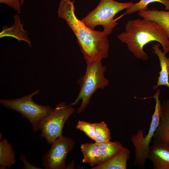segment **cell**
Here are the masks:
<instances>
[{"instance_id": "cell-1", "label": "cell", "mask_w": 169, "mask_h": 169, "mask_svg": "<svg viewBox=\"0 0 169 169\" xmlns=\"http://www.w3.org/2000/svg\"><path fill=\"white\" fill-rule=\"evenodd\" d=\"M74 1L61 0L58 10V17L65 20L75 35L86 62H96L107 58L110 34L92 29L78 19L75 13Z\"/></svg>"}, {"instance_id": "cell-2", "label": "cell", "mask_w": 169, "mask_h": 169, "mask_svg": "<svg viewBox=\"0 0 169 169\" xmlns=\"http://www.w3.org/2000/svg\"><path fill=\"white\" fill-rule=\"evenodd\" d=\"M117 38L126 44L128 49L138 59H148L143 48L151 42H158L165 53L169 52V38L163 29L153 21L145 18L129 20L125 24V31Z\"/></svg>"}, {"instance_id": "cell-3", "label": "cell", "mask_w": 169, "mask_h": 169, "mask_svg": "<svg viewBox=\"0 0 169 169\" xmlns=\"http://www.w3.org/2000/svg\"><path fill=\"white\" fill-rule=\"evenodd\" d=\"M86 63L85 74L77 81L80 87L79 93L74 101L70 104L75 105L82 100L77 113H80L85 110L89 104L92 95L97 89H103L109 83L104 76L106 67L103 65L102 60Z\"/></svg>"}, {"instance_id": "cell-4", "label": "cell", "mask_w": 169, "mask_h": 169, "mask_svg": "<svg viewBox=\"0 0 169 169\" xmlns=\"http://www.w3.org/2000/svg\"><path fill=\"white\" fill-rule=\"evenodd\" d=\"M39 90L23 97L15 99L0 100V103L6 108L19 113L30 123L33 131L35 132L40 130L44 119L53 110V108L48 105L44 106L34 102L33 96L38 94Z\"/></svg>"}, {"instance_id": "cell-5", "label": "cell", "mask_w": 169, "mask_h": 169, "mask_svg": "<svg viewBox=\"0 0 169 169\" xmlns=\"http://www.w3.org/2000/svg\"><path fill=\"white\" fill-rule=\"evenodd\" d=\"M133 3L132 2L120 3L114 0H100L97 7L81 20L86 26L94 29L96 26L102 25L103 30L110 34L118 24L115 15L126 9Z\"/></svg>"}, {"instance_id": "cell-6", "label": "cell", "mask_w": 169, "mask_h": 169, "mask_svg": "<svg viewBox=\"0 0 169 169\" xmlns=\"http://www.w3.org/2000/svg\"><path fill=\"white\" fill-rule=\"evenodd\" d=\"M160 90L157 88L155 94L153 96L146 97L154 98L156 100L155 109L152 115L150 127L147 134L144 137V131L143 129H139L136 133L133 135L131 137V141L134 148V161L135 166L139 167H143L147 159L150 144L153 138L155 133L158 126L160 116L161 103L159 96Z\"/></svg>"}, {"instance_id": "cell-7", "label": "cell", "mask_w": 169, "mask_h": 169, "mask_svg": "<svg viewBox=\"0 0 169 169\" xmlns=\"http://www.w3.org/2000/svg\"><path fill=\"white\" fill-rule=\"evenodd\" d=\"M74 111L71 105H67L65 102L57 104L42 122L40 129L41 137L51 144L62 135L64 124Z\"/></svg>"}, {"instance_id": "cell-8", "label": "cell", "mask_w": 169, "mask_h": 169, "mask_svg": "<svg viewBox=\"0 0 169 169\" xmlns=\"http://www.w3.org/2000/svg\"><path fill=\"white\" fill-rule=\"evenodd\" d=\"M74 141L61 136L51 144L50 149L43 155L42 166L45 169H66V158L73 149Z\"/></svg>"}, {"instance_id": "cell-9", "label": "cell", "mask_w": 169, "mask_h": 169, "mask_svg": "<svg viewBox=\"0 0 169 169\" xmlns=\"http://www.w3.org/2000/svg\"><path fill=\"white\" fill-rule=\"evenodd\" d=\"M153 138V143H162L169 146V99L161 104L160 121Z\"/></svg>"}, {"instance_id": "cell-10", "label": "cell", "mask_w": 169, "mask_h": 169, "mask_svg": "<svg viewBox=\"0 0 169 169\" xmlns=\"http://www.w3.org/2000/svg\"><path fill=\"white\" fill-rule=\"evenodd\" d=\"M148 159L154 169H169V146L160 143L150 146Z\"/></svg>"}, {"instance_id": "cell-11", "label": "cell", "mask_w": 169, "mask_h": 169, "mask_svg": "<svg viewBox=\"0 0 169 169\" xmlns=\"http://www.w3.org/2000/svg\"><path fill=\"white\" fill-rule=\"evenodd\" d=\"M14 23L10 27L5 26L0 33V38L10 37L14 38L19 41L26 42L31 47V42L28 36V32L23 28V24L21 22L20 18L18 14L13 16Z\"/></svg>"}, {"instance_id": "cell-12", "label": "cell", "mask_w": 169, "mask_h": 169, "mask_svg": "<svg viewBox=\"0 0 169 169\" xmlns=\"http://www.w3.org/2000/svg\"><path fill=\"white\" fill-rule=\"evenodd\" d=\"M130 151L127 147L109 160L91 169H126L128 161L130 159Z\"/></svg>"}, {"instance_id": "cell-13", "label": "cell", "mask_w": 169, "mask_h": 169, "mask_svg": "<svg viewBox=\"0 0 169 169\" xmlns=\"http://www.w3.org/2000/svg\"><path fill=\"white\" fill-rule=\"evenodd\" d=\"M138 14L143 18L156 23L163 29L169 38V10L166 11L148 9L140 11Z\"/></svg>"}, {"instance_id": "cell-14", "label": "cell", "mask_w": 169, "mask_h": 169, "mask_svg": "<svg viewBox=\"0 0 169 169\" xmlns=\"http://www.w3.org/2000/svg\"><path fill=\"white\" fill-rule=\"evenodd\" d=\"M0 169H10L14 165L16 160L12 144L7 138H3L0 133Z\"/></svg>"}, {"instance_id": "cell-15", "label": "cell", "mask_w": 169, "mask_h": 169, "mask_svg": "<svg viewBox=\"0 0 169 169\" xmlns=\"http://www.w3.org/2000/svg\"><path fill=\"white\" fill-rule=\"evenodd\" d=\"M160 44L159 43L154 44L152 48L153 49L152 51L158 57L161 68L156 84L153 86V90L161 85L166 86L169 88L168 58L166 56V53L164 52H162L159 49Z\"/></svg>"}, {"instance_id": "cell-16", "label": "cell", "mask_w": 169, "mask_h": 169, "mask_svg": "<svg viewBox=\"0 0 169 169\" xmlns=\"http://www.w3.org/2000/svg\"><path fill=\"white\" fill-rule=\"evenodd\" d=\"M81 149L83 155V162L93 166L100 164L102 158V152L95 142L83 144L81 146Z\"/></svg>"}, {"instance_id": "cell-17", "label": "cell", "mask_w": 169, "mask_h": 169, "mask_svg": "<svg viewBox=\"0 0 169 169\" xmlns=\"http://www.w3.org/2000/svg\"><path fill=\"white\" fill-rule=\"evenodd\" d=\"M95 143L102 152V158L100 164L114 156L121 151L125 147L118 141L111 142L110 141L102 143Z\"/></svg>"}, {"instance_id": "cell-18", "label": "cell", "mask_w": 169, "mask_h": 169, "mask_svg": "<svg viewBox=\"0 0 169 169\" xmlns=\"http://www.w3.org/2000/svg\"><path fill=\"white\" fill-rule=\"evenodd\" d=\"M157 2L163 4L165 10H169V0H140L126 8L125 14H130L141 10H146L148 5L152 3Z\"/></svg>"}, {"instance_id": "cell-19", "label": "cell", "mask_w": 169, "mask_h": 169, "mask_svg": "<svg viewBox=\"0 0 169 169\" xmlns=\"http://www.w3.org/2000/svg\"><path fill=\"white\" fill-rule=\"evenodd\" d=\"M95 130V142L102 143L110 141L111 139L110 130L103 121L94 123Z\"/></svg>"}, {"instance_id": "cell-20", "label": "cell", "mask_w": 169, "mask_h": 169, "mask_svg": "<svg viewBox=\"0 0 169 169\" xmlns=\"http://www.w3.org/2000/svg\"><path fill=\"white\" fill-rule=\"evenodd\" d=\"M76 128L83 131L90 138L95 141V130L94 123L79 120L77 123Z\"/></svg>"}, {"instance_id": "cell-21", "label": "cell", "mask_w": 169, "mask_h": 169, "mask_svg": "<svg viewBox=\"0 0 169 169\" xmlns=\"http://www.w3.org/2000/svg\"><path fill=\"white\" fill-rule=\"evenodd\" d=\"M0 3L7 4L17 11L18 13L21 12L22 5L20 0H0Z\"/></svg>"}, {"instance_id": "cell-22", "label": "cell", "mask_w": 169, "mask_h": 169, "mask_svg": "<svg viewBox=\"0 0 169 169\" xmlns=\"http://www.w3.org/2000/svg\"><path fill=\"white\" fill-rule=\"evenodd\" d=\"M20 160L23 162V169H43L40 167L37 166L29 163L26 158L25 156L21 155L20 156Z\"/></svg>"}, {"instance_id": "cell-23", "label": "cell", "mask_w": 169, "mask_h": 169, "mask_svg": "<svg viewBox=\"0 0 169 169\" xmlns=\"http://www.w3.org/2000/svg\"><path fill=\"white\" fill-rule=\"evenodd\" d=\"M168 71L169 73V58H168Z\"/></svg>"}, {"instance_id": "cell-24", "label": "cell", "mask_w": 169, "mask_h": 169, "mask_svg": "<svg viewBox=\"0 0 169 169\" xmlns=\"http://www.w3.org/2000/svg\"><path fill=\"white\" fill-rule=\"evenodd\" d=\"M24 1L25 0H20L21 4L22 5H23V4Z\"/></svg>"}]
</instances>
